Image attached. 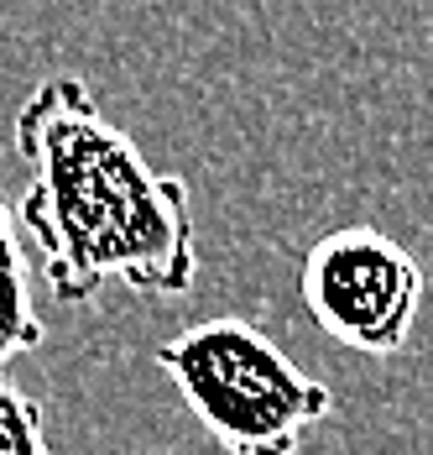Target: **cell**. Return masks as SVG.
Wrapping results in <instances>:
<instances>
[{"instance_id":"3","label":"cell","mask_w":433,"mask_h":455,"mask_svg":"<svg viewBox=\"0 0 433 455\" xmlns=\"http://www.w3.org/2000/svg\"><path fill=\"white\" fill-rule=\"evenodd\" d=\"M298 288L313 324L360 356H397L423 309L418 257L376 226L319 235L303 257Z\"/></svg>"},{"instance_id":"1","label":"cell","mask_w":433,"mask_h":455,"mask_svg":"<svg viewBox=\"0 0 433 455\" xmlns=\"http://www.w3.org/2000/svg\"><path fill=\"white\" fill-rule=\"evenodd\" d=\"M27 188L16 226L43 251V277L63 304H89L105 283L177 299L199 277L193 188L99 110L84 79L52 74L11 121Z\"/></svg>"},{"instance_id":"2","label":"cell","mask_w":433,"mask_h":455,"mask_svg":"<svg viewBox=\"0 0 433 455\" xmlns=\"http://www.w3.org/2000/svg\"><path fill=\"white\" fill-rule=\"evenodd\" d=\"M157 366L224 455H298L335 409L319 377L235 315L177 330L157 346Z\"/></svg>"},{"instance_id":"4","label":"cell","mask_w":433,"mask_h":455,"mask_svg":"<svg viewBox=\"0 0 433 455\" xmlns=\"http://www.w3.org/2000/svg\"><path fill=\"white\" fill-rule=\"evenodd\" d=\"M47 340V324L32 299V267H27V246L16 226V204L0 199V371L5 362L37 351Z\"/></svg>"},{"instance_id":"5","label":"cell","mask_w":433,"mask_h":455,"mask_svg":"<svg viewBox=\"0 0 433 455\" xmlns=\"http://www.w3.org/2000/svg\"><path fill=\"white\" fill-rule=\"evenodd\" d=\"M0 455H52L43 429V409L11 377H0Z\"/></svg>"}]
</instances>
